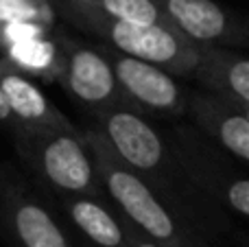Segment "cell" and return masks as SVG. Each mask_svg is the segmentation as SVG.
Segmentation results:
<instances>
[{"instance_id":"cell-1","label":"cell","mask_w":249,"mask_h":247,"mask_svg":"<svg viewBox=\"0 0 249 247\" xmlns=\"http://www.w3.org/2000/svg\"><path fill=\"white\" fill-rule=\"evenodd\" d=\"M96 129L105 136L112 151L144 186L179 219L197 228L216 243L232 232V214L197 191L173 156L162 131L140 112L118 103L94 112Z\"/></svg>"},{"instance_id":"cell-2","label":"cell","mask_w":249,"mask_h":247,"mask_svg":"<svg viewBox=\"0 0 249 247\" xmlns=\"http://www.w3.org/2000/svg\"><path fill=\"white\" fill-rule=\"evenodd\" d=\"M103 193L118 217L153 241L158 247H216L197 228L186 223L166 208L133 171L118 160L109 142L96 127L83 131Z\"/></svg>"},{"instance_id":"cell-3","label":"cell","mask_w":249,"mask_h":247,"mask_svg":"<svg viewBox=\"0 0 249 247\" xmlns=\"http://www.w3.org/2000/svg\"><path fill=\"white\" fill-rule=\"evenodd\" d=\"M59 13L74 26L101 37L109 48L160 66L175 77H190L199 59V44L166 24H131L114 20L74 0H57Z\"/></svg>"},{"instance_id":"cell-4","label":"cell","mask_w":249,"mask_h":247,"mask_svg":"<svg viewBox=\"0 0 249 247\" xmlns=\"http://www.w3.org/2000/svg\"><path fill=\"white\" fill-rule=\"evenodd\" d=\"M13 147L18 158L57 199L72 195L105 197L83 131H77V127L13 131Z\"/></svg>"},{"instance_id":"cell-5","label":"cell","mask_w":249,"mask_h":247,"mask_svg":"<svg viewBox=\"0 0 249 247\" xmlns=\"http://www.w3.org/2000/svg\"><path fill=\"white\" fill-rule=\"evenodd\" d=\"M160 131L197 191L210 197L232 217L247 219L249 179L245 164L199 134L193 125H166Z\"/></svg>"},{"instance_id":"cell-6","label":"cell","mask_w":249,"mask_h":247,"mask_svg":"<svg viewBox=\"0 0 249 247\" xmlns=\"http://www.w3.org/2000/svg\"><path fill=\"white\" fill-rule=\"evenodd\" d=\"M0 234L11 247H74L44 197L18 173L0 162Z\"/></svg>"},{"instance_id":"cell-7","label":"cell","mask_w":249,"mask_h":247,"mask_svg":"<svg viewBox=\"0 0 249 247\" xmlns=\"http://www.w3.org/2000/svg\"><path fill=\"white\" fill-rule=\"evenodd\" d=\"M103 55L112 66L114 79L118 83L123 103L140 114H153L164 118L186 116V88L175 74L160 66L136 57L123 55L109 46H101Z\"/></svg>"},{"instance_id":"cell-8","label":"cell","mask_w":249,"mask_h":247,"mask_svg":"<svg viewBox=\"0 0 249 247\" xmlns=\"http://www.w3.org/2000/svg\"><path fill=\"white\" fill-rule=\"evenodd\" d=\"M59 70L57 79L79 103L92 114L109 105L123 103L112 66L101 46H86L72 39H59Z\"/></svg>"},{"instance_id":"cell-9","label":"cell","mask_w":249,"mask_h":247,"mask_svg":"<svg viewBox=\"0 0 249 247\" xmlns=\"http://www.w3.org/2000/svg\"><path fill=\"white\" fill-rule=\"evenodd\" d=\"M166 22L184 37L199 46L243 48L247 44V26L238 16L223 9L216 0H153Z\"/></svg>"},{"instance_id":"cell-10","label":"cell","mask_w":249,"mask_h":247,"mask_svg":"<svg viewBox=\"0 0 249 247\" xmlns=\"http://www.w3.org/2000/svg\"><path fill=\"white\" fill-rule=\"evenodd\" d=\"M186 116L190 125L241 164L249 162V109L212 94L208 90H193L186 96Z\"/></svg>"},{"instance_id":"cell-11","label":"cell","mask_w":249,"mask_h":247,"mask_svg":"<svg viewBox=\"0 0 249 247\" xmlns=\"http://www.w3.org/2000/svg\"><path fill=\"white\" fill-rule=\"evenodd\" d=\"M0 86L16 121L13 131L72 129V123L48 101L39 86L4 57L0 59ZM11 131V134H13Z\"/></svg>"},{"instance_id":"cell-12","label":"cell","mask_w":249,"mask_h":247,"mask_svg":"<svg viewBox=\"0 0 249 247\" xmlns=\"http://www.w3.org/2000/svg\"><path fill=\"white\" fill-rule=\"evenodd\" d=\"M190 77L212 94L249 109V59L234 46H208L199 48V59Z\"/></svg>"},{"instance_id":"cell-13","label":"cell","mask_w":249,"mask_h":247,"mask_svg":"<svg viewBox=\"0 0 249 247\" xmlns=\"http://www.w3.org/2000/svg\"><path fill=\"white\" fill-rule=\"evenodd\" d=\"M101 195L59 197L64 214L72 223L79 239L92 247H129L124 223Z\"/></svg>"},{"instance_id":"cell-14","label":"cell","mask_w":249,"mask_h":247,"mask_svg":"<svg viewBox=\"0 0 249 247\" xmlns=\"http://www.w3.org/2000/svg\"><path fill=\"white\" fill-rule=\"evenodd\" d=\"M7 59L29 77L55 79L59 70V44L57 39H46L42 35L13 39L9 42Z\"/></svg>"},{"instance_id":"cell-15","label":"cell","mask_w":249,"mask_h":247,"mask_svg":"<svg viewBox=\"0 0 249 247\" xmlns=\"http://www.w3.org/2000/svg\"><path fill=\"white\" fill-rule=\"evenodd\" d=\"M94 11L109 16L114 20L131 22V24H166V18L153 0H74Z\"/></svg>"},{"instance_id":"cell-16","label":"cell","mask_w":249,"mask_h":247,"mask_svg":"<svg viewBox=\"0 0 249 247\" xmlns=\"http://www.w3.org/2000/svg\"><path fill=\"white\" fill-rule=\"evenodd\" d=\"M53 11L46 0H0V22L51 24Z\"/></svg>"},{"instance_id":"cell-17","label":"cell","mask_w":249,"mask_h":247,"mask_svg":"<svg viewBox=\"0 0 249 247\" xmlns=\"http://www.w3.org/2000/svg\"><path fill=\"white\" fill-rule=\"evenodd\" d=\"M123 223H124V234H127V243L129 247H158L153 243V241H149L142 232H138L133 226H129L127 221L123 219Z\"/></svg>"},{"instance_id":"cell-18","label":"cell","mask_w":249,"mask_h":247,"mask_svg":"<svg viewBox=\"0 0 249 247\" xmlns=\"http://www.w3.org/2000/svg\"><path fill=\"white\" fill-rule=\"evenodd\" d=\"M0 125H7L9 129H16V121H13V114L9 109V103H7V96L2 92V86H0Z\"/></svg>"},{"instance_id":"cell-19","label":"cell","mask_w":249,"mask_h":247,"mask_svg":"<svg viewBox=\"0 0 249 247\" xmlns=\"http://www.w3.org/2000/svg\"><path fill=\"white\" fill-rule=\"evenodd\" d=\"M74 247H92V245L86 243V241H81V239H77V241H74Z\"/></svg>"}]
</instances>
